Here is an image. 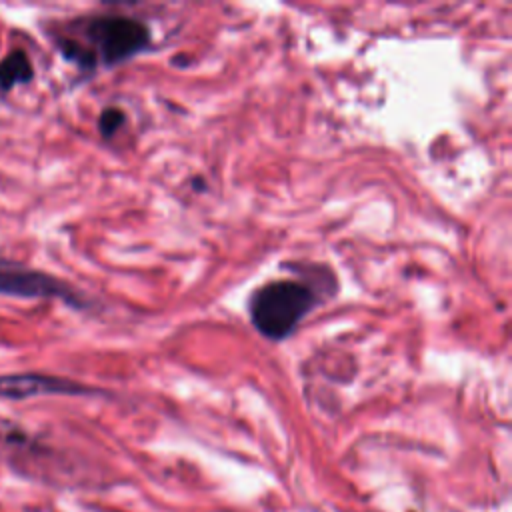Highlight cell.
I'll use <instances>...</instances> for the list:
<instances>
[{
    "label": "cell",
    "instance_id": "6da1fadb",
    "mask_svg": "<svg viewBox=\"0 0 512 512\" xmlns=\"http://www.w3.org/2000/svg\"><path fill=\"white\" fill-rule=\"evenodd\" d=\"M84 40L60 38V52L74 64L82 68H94L96 64H120L138 52H142L150 42V30L144 22L122 16V14H100L84 24Z\"/></svg>",
    "mask_w": 512,
    "mask_h": 512
},
{
    "label": "cell",
    "instance_id": "7a4b0ae2",
    "mask_svg": "<svg viewBox=\"0 0 512 512\" xmlns=\"http://www.w3.org/2000/svg\"><path fill=\"white\" fill-rule=\"evenodd\" d=\"M316 292L300 280H272L250 298V318L260 334L282 340L316 306Z\"/></svg>",
    "mask_w": 512,
    "mask_h": 512
},
{
    "label": "cell",
    "instance_id": "3957f363",
    "mask_svg": "<svg viewBox=\"0 0 512 512\" xmlns=\"http://www.w3.org/2000/svg\"><path fill=\"white\" fill-rule=\"evenodd\" d=\"M0 294L12 298H60L74 306H82V300L70 286L38 270L0 268Z\"/></svg>",
    "mask_w": 512,
    "mask_h": 512
},
{
    "label": "cell",
    "instance_id": "277c9868",
    "mask_svg": "<svg viewBox=\"0 0 512 512\" xmlns=\"http://www.w3.org/2000/svg\"><path fill=\"white\" fill-rule=\"evenodd\" d=\"M84 392L82 386L76 382L58 378V376H46L36 372H24V374H6L0 376V396L6 398H30L38 394H78Z\"/></svg>",
    "mask_w": 512,
    "mask_h": 512
},
{
    "label": "cell",
    "instance_id": "5b68a950",
    "mask_svg": "<svg viewBox=\"0 0 512 512\" xmlns=\"http://www.w3.org/2000/svg\"><path fill=\"white\" fill-rule=\"evenodd\" d=\"M34 76L32 62L24 50H12L0 60V88L10 90Z\"/></svg>",
    "mask_w": 512,
    "mask_h": 512
},
{
    "label": "cell",
    "instance_id": "8992f818",
    "mask_svg": "<svg viewBox=\"0 0 512 512\" xmlns=\"http://www.w3.org/2000/svg\"><path fill=\"white\" fill-rule=\"evenodd\" d=\"M124 122V114L122 110L118 108H106L102 114H100V120H98V126H100V132L104 136H110L114 134Z\"/></svg>",
    "mask_w": 512,
    "mask_h": 512
}]
</instances>
